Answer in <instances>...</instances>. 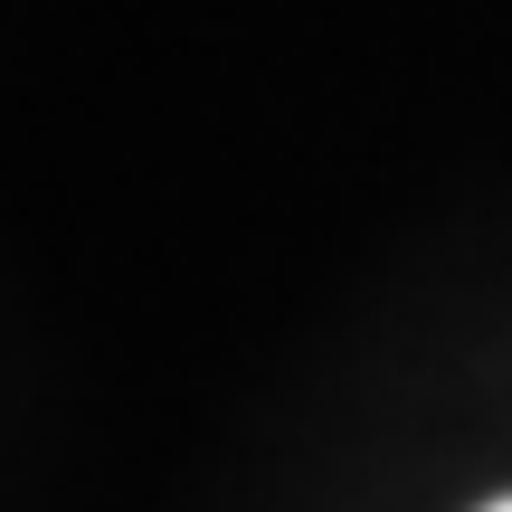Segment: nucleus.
<instances>
[{
  "label": "nucleus",
  "mask_w": 512,
  "mask_h": 512,
  "mask_svg": "<svg viewBox=\"0 0 512 512\" xmlns=\"http://www.w3.org/2000/svg\"><path fill=\"white\" fill-rule=\"evenodd\" d=\"M484 512H512V494H503V503H484Z\"/></svg>",
  "instance_id": "f257e3e1"
}]
</instances>
